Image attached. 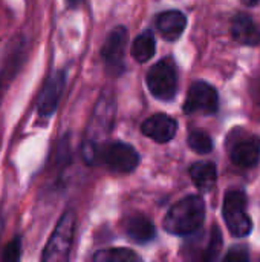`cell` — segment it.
Segmentation results:
<instances>
[{"instance_id":"cell-1","label":"cell","mask_w":260,"mask_h":262,"mask_svg":"<svg viewBox=\"0 0 260 262\" xmlns=\"http://www.w3.org/2000/svg\"><path fill=\"white\" fill-rule=\"evenodd\" d=\"M113 120H115V98L110 92H104L95 106L81 149V155L87 164L97 163L98 150L106 143L104 140L113 129Z\"/></svg>"},{"instance_id":"cell-2","label":"cell","mask_w":260,"mask_h":262,"mask_svg":"<svg viewBox=\"0 0 260 262\" xmlns=\"http://www.w3.org/2000/svg\"><path fill=\"white\" fill-rule=\"evenodd\" d=\"M205 220V204L201 196L190 195L178 201L164 218V229L172 235H192Z\"/></svg>"},{"instance_id":"cell-3","label":"cell","mask_w":260,"mask_h":262,"mask_svg":"<svg viewBox=\"0 0 260 262\" xmlns=\"http://www.w3.org/2000/svg\"><path fill=\"white\" fill-rule=\"evenodd\" d=\"M75 224L77 216L72 210H66L63 216L60 218L58 224L55 226L44 250L41 255L43 262H64L67 261L72 243H74V233H75Z\"/></svg>"},{"instance_id":"cell-4","label":"cell","mask_w":260,"mask_h":262,"mask_svg":"<svg viewBox=\"0 0 260 262\" xmlns=\"http://www.w3.org/2000/svg\"><path fill=\"white\" fill-rule=\"evenodd\" d=\"M147 86L153 97L162 101H169L176 95L178 72L172 58H162L147 74Z\"/></svg>"},{"instance_id":"cell-5","label":"cell","mask_w":260,"mask_h":262,"mask_svg":"<svg viewBox=\"0 0 260 262\" xmlns=\"http://www.w3.org/2000/svg\"><path fill=\"white\" fill-rule=\"evenodd\" d=\"M97 163L116 173H130L138 167L139 155L127 143H104L98 150Z\"/></svg>"},{"instance_id":"cell-6","label":"cell","mask_w":260,"mask_h":262,"mask_svg":"<svg viewBox=\"0 0 260 262\" xmlns=\"http://www.w3.org/2000/svg\"><path fill=\"white\" fill-rule=\"evenodd\" d=\"M222 213L231 235L238 238L250 235L253 223L247 213V195L242 190H231L225 195Z\"/></svg>"},{"instance_id":"cell-7","label":"cell","mask_w":260,"mask_h":262,"mask_svg":"<svg viewBox=\"0 0 260 262\" xmlns=\"http://www.w3.org/2000/svg\"><path fill=\"white\" fill-rule=\"evenodd\" d=\"M218 107H219V95L211 84L205 81H196L190 86L184 103L185 114L213 115L218 112Z\"/></svg>"},{"instance_id":"cell-8","label":"cell","mask_w":260,"mask_h":262,"mask_svg":"<svg viewBox=\"0 0 260 262\" xmlns=\"http://www.w3.org/2000/svg\"><path fill=\"white\" fill-rule=\"evenodd\" d=\"M127 29L124 26L115 28L106 38L101 48V57L110 74L120 75L124 71V54L127 46Z\"/></svg>"},{"instance_id":"cell-9","label":"cell","mask_w":260,"mask_h":262,"mask_svg":"<svg viewBox=\"0 0 260 262\" xmlns=\"http://www.w3.org/2000/svg\"><path fill=\"white\" fill-rule=\"evenodd\" d=\"M64 72L63 71H55L52 72L44 86L41 88V92L38 95V100H37V111H38V115L40 117H51L58 103H60V98L63 95V89H64Z\"/></svg>"},{"instance_id":"cell-10","label":"cell","mask_w":260,"mask_h":262,"mask_svg":"<svg viewBox=\"0 0 260 262\" xmlns=\"http://www.w3.org/2000/svg\"><path fill=\"white\" fill-rule=\"evenodd\" d=\"M141 130L146 137L156 143H169L176 135L178 123L166 114H156L143 123Z\"/></svg>"},{"instance_id":"cell-11","label":"cell","mask_w":260,"mask_h":262,"mask_svg":"<svg viewBox=\"0 0 260 262\" xmlns=\"http://www.w3.org/2000/svg\"><path fill=\"white\" fill-rule=\"evenodd\" d=\"M260 160V140L259 137H250L238 141L231 149V161L238 167L251 169Z\"/></svg>"},{"instance_id":"cell-12","label":"cell","mask_w":260,"mask_h":262,"mask_svg":"<svg viewBox=\"0 0 260 262\" xmlns=\"http://www.w3.org/2000/svg\"><path fill=\"white\" fill-rule=\"evenodd\" d=\"M124 232L136 244H147V243L153 241V238L156 235L153 223L139 213L132 215L124 221Z\"/></svg>"},{"instance_id":"cell-13","label":"cell","mask_w":260,"mask_h":262,"mask_svg":"<svg viewBox=\"0 0 260 262\" xmlns=\"http://www.w3.org/2000/svg\"><path fill=\"white\" fill-rule=\"evenodd\" d=\"M233 37L236 41L245 46H256L260 43V28L257 23L247 14H238L231 26Z\"/></svg>"},{"instance_id":"cell-14","label":"cell","mask_w":260,"mask_h":262,"mask_svg":"<svg viewBox=\"0 0 260 262\" xmlns=\"http://www.w3.org/2000/svg\"><path fill=\"white\" fill-rule=\"evenodd\" d=\"M185 25H187V18L181 11H166L159 14L156 20V28L159 34L169 41L178 40L182 35Z\"/></svg>"},{"instance_id":"cell-15","label":"cell","mask_w":260,"mask_h":262,"mask_svg":"<svg viewBox=\"0 0 260 262\" xmlns=\"http://www.w3.org/2000/svg\"><path fill=\"white\" fill-rule=\"evenodd\" d=\"M190 177L199 190L210 192L218 181V169L210 161H199L190 167Z\"/></svg>"},{"instance_id":"cell-16","label":"cell","mask_w":260,"mask_h":262,"mask_svg":"<svg viewBox=\"0 0 260 262\" xmlns=\"http://www.w3.org/2000/svg\"><path fill=\"white\" fill-rule=\"evenodd\" d=\"M155 49H156L155 37L150 31H146L135 38V41L132 45V55L136 61L146 63L153 57Z\"/></svg>"},{"instance_id":"cell-17","label":"cell","mask_w":260,"mask_h":262,"mask_svg":"<svg viewBox=\"0 0 260 262\" xmlns=\"http://www.w3.org/2000/svg\"><path fill=\"white\" fill-rule=\"evenodd\" d=\"M21 58H23V49H21V45H17L14 48V52H11V55H9L8 61L5 63V66L0 69V100L3 97L5 88L8 86V83L15 75V71L20 68Z\"/></svg>"},{"instance_id":"cell-18","label":"cell","mask_w":260,"mask_h":262,"mask_svg":"<svg viewBox=\"0 0 260 262\" xmlns=\"http://www.w3.org/2000/svg\"><path fill=\"white\" fill-rule=\"evenodd\" d=\"M97 262H133L139 261V256L127 249H106L93 255Z\"/></svg>"},{"instance_id":"cell-19","label":"cell","mask_w":260,"mask_h":262,"mask_svg":"<svg viewBox=\"0 0 260 262\" xmlns=\"http://www.w3.org/2000/svg\"><path fill=\"white\" fill-rule=\"evenodd\" d=\"M188 146L198 154H210L213 149V141L205 132H192L188 135Z\"/></svg>"},{"instance_id":"cell-20","label":"cell","mask_w":260,"mask_h":262,"mask_svg":"<svg viewBox=\"0 0 260 262\" xmlns=\"http://www.w3.org/2000/svg\"><path fill=\"white\" fill-rule=\"evenodd\" d=\"M221 247H222V236H221L219 229L215 227L213 232H211V236H210V244L204 250L202 259L204 261H213V259H216L218 255H219V252H221Z\"/></svg>"},{"instance_id":"cell-21","label":"cell","mask_w":260,"mask_h":262,"mask_svg":"<svg viewBox=\"0 0 260 262\" xmlns=\"http://www.w3.org/2000/svg\"><path fill=\"white\" fill-rule=\"evenodd\" d=\"M20 252H21V241L20 238H14L3 250V261L6 262H15L20 259Z\"/></svg>"},{"instance_id":"cell-22","label":"cell","mask_w":260,"mask_h":262,"mask_svg":"<svg viewBox=\"0 0 260 262\" xmlns=\"http://www.w3.org/2000/svg\"><path fill=\"white\" fill-rule=\"evenodd\" d=\"M225 259H227V261H247V259H248V255H247L245 252H241V250L234 249V250H231V252L225 256Z\"/></svg>"},{"instance_id":"cell-23","label":"cell","mask_w":260,"mask_h":262,"mask_svg":"<svg viewBox=\"0 0 260 262\" xmlns=\"http://www.w3.org/2000/svg\"><path fill=\"white\" fill-rule=\"evenodd\" d=\"M66 2H67L69 6H78V5H80L81 2H84V0H66Z\"/></svg>"},{"instance_id":"cell-24","label":"cell","mask_w":260,"mask_h":262,"mask_svg":"<svg viewBox=\"0 0 260 262\" xmlns=\"http://www.w3.org/2000/svg\"><path fill=\"white\" fill-rule=\"evenodd\" d=\"M242 2H244V5H247V6H254V5H257L259 0H242Z\"/></svg>"},{"instance_id":"cell-25","label":"cell","mask_w":260,"mask_h":262,"mask_svg":"<svg viewBox=\"0 0 260 262\" xmlns=\"http://www.w3.org/2000/svg\"><path fill=\"white\" fill-rule=\"evenodd\" d=\"M2 233H3V216L0 215V238H2Z\"/></svg>"},{"instance_id":"cell-26","label":"cell","mask_w":260,"mask_h":262,"mask_svg":"<svg viewBox=\"0 0 260 262\" xmlns=\"http://www.w3.org/2000/svg\"><path fill=\"white\" fill-rule=\"evenodd\" d=\"M256 100L259 101V104H260V86L256 89Z\"/></svg>"}]
</instances>
